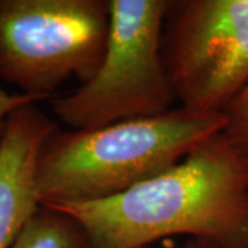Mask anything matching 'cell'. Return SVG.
Segmentation results:
<instances>
[{
    "instance_id": "obj_1",
    "label": "cell",
    "mask_w": 248,
    "mask_h": 248,
    "mask_svg": "<svg viewBox=\"0 0 248 248\" xmlns=\"http://www.w3.org/2000/svg\"><path fill=\"white\" fill-rule=\"evenodd\" d=\"M47 207L78 222L93 248H146L172 234L228 248L248 241V161L221 131L122 195Z\"/></svg>"
},
{
    "instance_id": "obj_2",
    "label": "cell",
    "mask_w": 248,
    "mask_h": 248,
    "mask_svg": "<svg viewBox=\"0 0 248 248\" xmlns=\"http://www.w3.org/2000/svg\"><path fill=\"white\" fill-rule=\"evenodd\" d=\"M223 127V113L200 115L178 107L94 130H57L39 156L40 205L122 195L177 166Z\"/></svg>"
},
{
    "instance_id": "obj_3",
    "label": "cell",
    "mask_w": 248,
    "mask_h": 248,
    "mask_svg": "<svg viewBox=\"0 0 248 248\" xmlns=\"http://www.w3.org/2000/svg\"><path fill=\"white\" fill-rule=\"evenodd\" d=\"M171 0H109L107 51L95 75L53 99L54 115L72 130L151 117L175 99L161 58V32Z\"/></svg>"
},
{
    "instance_id": "obj_4",
    "label": "cell",
    "mask_w": 248,
    "mask_h": 248,
    "mask_svg": "<svg viewBox=\"0 0 248 248\" xmlns=\"http://www.w3.org/2000/svg\"><path fill=\"white\" fill-rule=\"evenodd\" d=\"M109 0H0V79L40 99L89 81L107 51Z\"/></svg>"
},
{
    "instance_id": "obj_5",
    "label": "cell",
    "mask_w": 248,
    "mask_h": 248,
    "mask_svg": "<svg viewBox=\"0 0 248 248\" xmlns=\"http://www.w3.org/2000/svg\"><path fill=\"white\" fill-rule=\"evenodd\" d=\"M161 58L181 107L222 115L248 83V0H171Z\"/></svg>"
},
{
    "instance_id": "obj_6",
    "label": "cell",
    "mask_w": 248,
    "mask_h": 248,
    "mask_svg": "<svg viewBox=\"0 0 248 248\" xmlns=\"http://www.w3.org/2000/svg\"><path fill=\"white\" fill-rule=\"evenodd\" d=\"M58 128L36 104L16 109L0 143V248H13L42 207L36 171L46 141Z\"/></svg>"
},
{
    "instance_id": "obj_7",
    "label": "cell",
    "mask_w": 248,
    "mask_h": 248,
    "mask_svg": "<svg viewBox=\"0 0 248 248\" xmlns=\"http://www.w3.org/2000/svg\"><path fill=\"white\" fill-rule=\"evenodd\" d=\"M13 248H93L87 233L66 214L40 207Z\"/></svg>"
},
{
    "instance_id": "obj_8",
    "label": "cell",
    "mask_w": 248,
    "mask_h": 248,
    "mask_svg": "<svg viewBox=\"0 0 248 248\" xmlns=\"http://www.w3.org/2000/svg\"><path fill=\"white\" fill-rule=\"evenodd\" d=\"M223 134L248 161V83L223 110Z\"/></svg>"
},
{
    "instance_id": "obj_9",
    "label": "cell",
    "mask_w": 248,
    "mask_h": 248,
    "mask_svg": "<svg viewBox=\"0 0 248 248\" xmlns=\"http://www.w3.org/2000/svg\"><path fill=\"white\" fill-rule=\"evenodd\" d=\"M42 101L39 97L28 95V94H10L6 90L0 89V143L3 141V137L6 133L7 122L11 113L18 108L28 105V104H36Z\"/></svg>"
},
{
    "instance_id": "obj_10",
    "label": "cell",
    "mask_w": 248,
    "mask_h": 248,
    "mask_svg": "<svg viewBox=\"0 0 248 248\" xmlns=\"http://www.w3.org/2000/svg\"><path fill=\"white\" fill-rule=\"evenodd\" d=\"M182 248H226V247H223V246L218 244V243H215V241H211V240L193 237L192 240H189V241H187Z\"/></svg>"
},
{
    "instance_id": "obj_11",
    "label": "cell",
    "mask_w": 248,
    "mask_h": 248,
    "mask_svg": "<svg viewBox=\"0 0 248 248\" xmlns=\"http://www.w3.org/2000/svg\"><path fill=\"white\" fill-rule=\"evenodd\" d=\"M228 248H248V241H246V243H240V244H236V246H232V247Z\"/></svg>"
}]
</instances>
